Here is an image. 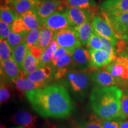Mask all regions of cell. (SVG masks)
Listing matches in <instances>:
<instances>
[{
    "mask_svg": "<svg viewBox=\"0 0 128 128\" xmlns=\"http://www.w3.org/2000/svg\"><path fill=\"white\" fill-rule=\"evenodd\" d=\"M25 95L33 109L44 118H66L73 110L72 101L66 88L61 85L39 88Z\"/></svg>",
    "mask_w": 128,
    "mask_h": 128,
    "instance_id": "1",
    "label": "cell"
},
{
    "mask_svg": "<svg viewBox=\"0 0 128 128\" xmlns=\"http://www.w3.org/2000/svg\"><path fill=\"white\" fill-rule=\"evenodd\" d=\"M123 92L118 86L95 87L90 96V103L94 114L102 120L120 117Z\"/></svg>",
    "mask_w": 128,
    "mask_h": 128,
    "instance_id": "2",
    "label": "cell"
},
{
    "mask_svg": "<svg viewBox=\"0 0 128 128\" xmlns=\"http://www.w3.org/2000/svg\"><path fill=\"white\" fill-rule=\"evenodd\" d=\"M53 39L71 55H72L76 48L82 46L74 27H69L54 32Z\"/></svg>",
    "mask_w": 128,
    "mask_h": 128,
    "instance_id": "3",
    "label": "cell"
},
{
    "mask_svg": "<svg viewBox=\"0 0 128 128\" xmlns=\"http://www.w3.org/2000/svg\"><path fill=\"white\" fill-rule=\"evenodd\" d=\"M103 18L108 23L119 39H128V12L106 14L102 12Z\"/></svg>",
    "mask_w": 128,
    "mask_h": 128,
    "instance_id": "4",
    "label": "cell"
},
{
    "mask_svg": "<svg viewBox=\"0 0 128 128\" xmlns=\"http://www.w3.org/2000/svg\"><path fill=\"white\" fill-rule=\"evenodd\" d=\"M103 70L114 78L118 86H124L128 81V58L124 55H119L116 60L103 67Z\"/></svg>",
    "mask_w": 128,
    "mask_h": 128,
    "instance_id": "5",
    "label": "cell"
},
{
    "mask_svg": "<svg viewBox=\"0 0 128 128\" xmlns=\"http://www.w3.org/2000/svg\"><path fill=\"white\" fill-rule=\"evenodd\" d=\"M70 87L74 92H83L88 87L90 76L84 70L69 71L65 75Z\"/></svg>",
    "mask_w": 128,
    "mask_h": 128,
    "instance_id": "6",
    "label": "cell"
},
{
    "mask_svg": "<svg viewBox=\"0 0 128 128\" xmlns=\"http://www.w3.org/2000/svg\"><path fill=\"white\" fill-rule=\"evenodd\" d=\"M65 7H67V5L64 0H41L34 10L42 20L44 21L54 12L63 11Z\"/></svg>",
    "mask_w": 128,
    "mask_h": 128,
    "instance_id": "7",
    "label": "cell"
},
{
    "mask_svg": "<svg viewBox=\"0 0 128 128\" xmlns=\"http://www.w3.org/2000/svg\"><path fill=\"white\" fill-rule=\"evenodd\" d=\"M92 23L94 31L96 33L108 40L114 46H116L119 39L105 19L102 18L100 16H94Z\"/></svg>",
    "mask_w": 128,
    "mask_h": 128,
    "instance_id": "8",
    "label": "cell"
},
{
    "mask_svg": "<svg viewBox=\"0 0 128 128\" xmlns=\"http://www.w3.org/2000/svg\"><path fill=\"white\" fill-rule=\"evenodd\" d=\"M46 28L53 32L71 27L65 11H60L53 13L44 21Z\"/></svg>",
    "mask_w": 128,
    "mask_h": 128,
    "instance_id": "9",
    "label": "cell"
},
{
    "mask_svg": "<svg viewBox=\"0 0 128 128\" xmlns=\"http://www.w3.org/2000/svg\"><path fill=\"white\" fill-rule=\"evenodd\" d=\"M90 78L95 87L100 88L118 86V83L114 78L104 70L92 69Z\"/></svg>",
    "mask_w": 128,
    "mask_h": 128,
    "instance_id": "10",
    "label": "cell"
},
{
    "mask_svg": "<svg viewBox=\"0 0 128 128\" xmlns=\"http://www.w3.org/2000/svg\"><path fill=\"white\" fill-rule=\"evenodd\" d=\"M72 27H76L88 22H91L92 12L89 10L68 7L65 9Z\"/></svg>",
    "mask_w": 128,
    "mask_h": 128,
    "instance_id": "11",
    "label": "cell"
},
{
    "mask_svg": "<svg viewBox=\"0 0 128 128\" xmlns=\"http://www.w3.org/2000/svg\"><path fill=\"white\" fill-rule=\"evenodd\" d=\"M1 75L3 80L13 82L16 80L23 76V74L13 60L10 58L1 62Z\"/></svg>",
    "mask_w": 128,
    "mask_h": 128,
    "instance_id": "12",
    "label": "cell"
},
{
    "mask_svg": "<svg viewBox=\"0 0 128 128\" xmlns=\"http://www.w3.org/2000/svg\"><path fill=\"white\" fill-rule=\"evenodd\" d=\"M54 67L49 65L41 66L30 74L24 76L32 82L46 84L52 79L53 76H55Z\"/></svg>",
    "mask_w": 128,
    "mask_h": 128,
    "instance_id": "13",
    "label": "cell"
},
{
    "mask_svg": "<svg viewBox=\"0 0 128 128\" xmlns=\"http://www.w3.org/2000/svg\"><path fill=\"white\" fill-rule=\"evenodd\" d=\"M41 0H5V4L9 6L19 16L28 11L35 9Z\"/></svg>",
    "mask_w": 128,
    "mask_h": 128,
    "instance_id": "14",
    "label": "cell"
},
{
    "mask_svg": "<svg viewBox=\"0 0 128 128\" xmlns=\"http://www.w3.org/2000/svg\"><path fill=\"white\" fill-rule=\"evenodd\" d=\"M91 56L90 68L98 69L104 67L113 62L109 54L103 49L89 50Z\"/></svg>",
    "mask_w": 128,
    "mask_h": 128,
    "instance_id": "15",
    "label": "cell"
},
{
    "mask_svg": "<svg viewBox=\"0 0 128 128\" xmlns=\"http://www.w3.org/2000/svg\"><path fill=\"white\" fill-rule=\"evenodd\" d=\"M73 66L80 70H85L90 67L91 56L90 52L84 48L79 47L72 55Z\"/></svg>",
    "mask_w": 128,
    "mask_h": 128,
    "instance_id": "16",
    "label": "cell"
},
{
    "mask_svg": "<svg viewBox=\"0 0 128 128\" xmlns=\"http://www.w3.org/2000/svg\"><path fill=\"white\" fill-rule=\"evenodd\" d=\"M100 9L106 14L128 12V0H106L101 3Z\"/></svg>",
    "mask_w": 128,
    "mask_h": 128,
    "instance_id": "17",
    "label": "cell"
},
{
    "mask_svg": "<svg viewBox=\"0 0 128 128\" xmlns=\"http://www.w3.org/2000/svg\"><path fill=\"white\" fill-rule=\"evenodd\" d=\"M12 121L14 124L26 128H36L37 117L28 112L19 111L12 116Z\"/></svg>",
    "mask_w": 128,
    "mask_h": 128,
    "instance_id": "18",
    "label": "cell"
},
{
    "mask_svg": "<svg viewBox=\"0 0 128 128\" xmlns=\"http://www.w3.org/2000/svg\"><path fill=\"white\" fill-rule=\"evenodd\" d=\"M20 17L30 30H42L46 28L44 21L38 16L34 10L28 11L23 15L20 16Z\"/></svg>",
    "mask_w": 128,
    "mask_h": 128,
    "instance_id": "19",
    "label": "cell"
},
{
    "mask_svg": "<svg viewBox=\"0 0 128 128\" xmlns=\"http://www.w3.org/2000/svg\"><path fill=\"white\" fill-rule=\"evenodd\" d=\"M74 28L82 45L88 48L90 40L94 31L92 23H91V22H86L74 27Z\"/></svg>",
    "mask_w": 128,
    "mask_h": 128,
    "instance_id": "20",
    "label": "cell"
},
{
    "mask_svg": "<svg viewBox=\"0 0 128 128\" xmlns=\"http://www.w3.org/2000/svg\"><path fill=\"white\" fill-rule=\"evenodd\" d=\"M16 84V88L18 90L19 93L21 95H23L24 92H26L29 91L36 90L39 88L43 87L45 84L42 83H38L32 82L26 78L24 75L20 76L13 82Z\"/></svg>",
    "mask_w": 128,
    "mask_h": 128,
    "instance_id": "21",
    "label": "cell"
},
{
    "mask_svg": "<svg viewBox=\"0 0 128 128\" xmlns=\"http://www.w3.org/2000/svg\"><path fill=\"white\" fill-rule=\"evenodd\" d=\"M28 50H29V48L28 47L27 44L24 42L23 43L17 46L15 49L12 50V58L17 64L21 71L23 70L24 60H25V58L26 56Z\"/></svg>",
    "mask_w": 128,
    "mask_h": 128,
    "instance_id": "22",
    "label": "cell"
},
{
    "mask_svg": "<svg viewBox=\"0 0 128 128\" xmlns=\"http://www.w3.org/2000/svg\"><path fill=\"white\" fill-rule=\"evenodd\" d=\"M40 67H41L40 60L33 56L28 50L23 62L22 72L24 76L30 74Z\"/></svg>",
    "mask_w": 128,
    "mask_h": 128,
    "instance_id": "23",
    "label": "cell"
},
{
    "mask_svg": "<svg viewBox=\"0 0 128 128\" xmlns=\"http://www.w3.org/2000/svg\"><path fill=\"white\" fill-rule=\"evenodd\" d=\"M18 16H19L17 15V13L7 4H4L1 5L0 17L1 20L5 23L12 24Z\"/></svg>",
    "mask_w": 128,
    "mask_h": 128,
    "instance_id": "24",
    "label": "cell"
},
{
    "mask_svg": "<svg viewBox=\"0 0 128 128\" xmlns=\"http://www.w3.org/2000/svg\"><path fill=\"white\" fill-rule=\"evenodd\" d=\"M28 32H23V33H14L13 32H10L6 40H7L8 44H9L12 50L24 42L25 38Z\"/></svg>",
    "mask_w": 128,
    "mask_h": 128,
    "instance_id": "25",
    "label": "cell"
},
{
    "mask_svg": "<svg viewBox=\"0 0 128 128\" xmlns=\"http://www.w3.org/2000/svg\"><path fill=\"white\" fill-rule=\"evenodd\" d=\"M54 33V32L46 28L40 30L39 39L37 44L44 50L46 48L48 47L51 41L53 40Z\"/></svg>",
    "mask_w": 128,
    "mask_h": 128,
    "instance_id": "26",
    "label": "cell"
},
{
    "mask_svg": "<svg viewBox=\"0 0 128 128\" xmlns=\"http://www.w3.org/2000/svg\"><path fill=\"white\" fill-rule=\"evenodd\" d=\"M68 7L80 8L81 9L92 10L96 7L94 0H65Z\"/></svg>",
    "mask_w": 128,
    "mask_h": 128,
    "instance_id": "27",
    "label": "cell"
},
{
    "mask_svg": "<svg viewBox=\"0 0 128 128\" xmlns=\"http://www.w3.org/2000/svg\"><path fill=\"white\" fill-rule=\"evenodd\" d=\"M12 95V90L10 86L7 84L5 81H1V87H0V102L1 104L7 103L11 99Z\"/></svg>",
    "mask_w": 128,
    "mask_h": 128,
    "instance_id": "28",
    "label": "cell"
},
{
    "mask_svg": "<svg viewBox=\"0 0 128 128\" xmlns=\"http://www.w3.org/2000/svg\"><path fill=\"white\" fill-rule=\"evenodd\" d=\"M78 126L80 128H103L102 120L95 114L91 115L87 120L82 122Z\"/></svg>",
    "mask_w": 128,
    "mask_h": 128,
    "instance_id": "29",
    "label": "cell"
},
{
    "mask_svg": "<svg viewBox=\"0 0 128 128\" xmlns=\"http://www.w3.org/2000/svg\"><path fill=\"white\" fill-rule=\"evenodd\" d=\"M12 50L8 44L6 39L0 40V60L1 62L5 61L12 58Z\"/></svg>",
    "mask_w": 128,
    "mask_h": 128,
    "instance_id": "30",
    "label": "cell"
},
{
    "mask_svg": "<svg viewBox=\"0 0 128 128\" xmlns=\"http://www.w3.org/2000/svg\"><path fill=\"white\" fill-rule=\"evenodd\" d=\"M40 33V30L39 29L32 30L28 32L25 38L24 42L29 49L33 46L38 44L39 39Z\"/></svg>",
    "mask_w": 128,
    "mask_h": 128,
    "instance_id": "31",
    "label": "cell"
},
{
    "mask_svg": "<svg viewBox=\"0 0 128 128\" xmlns=\"http://www.w3.org/2000/svg\"><path fill=\"white\" fill-rule=\"evenodd\" d=\"M55 50L52 48H51L50 46H48V47L46 48L44 50V52L39 60L40 66L48 65L51 62H52L53 58L55 55Z\"/></svg>",
    "mask_w": 128,
    "mask_h": 128,
    "instance_id": "32",
    "label": "cell"
},
{
    "mask_svg": "<svg viewBox=\"0 0 128 128\" xmlns=\"http://www.w3.org/2000/svg\"><path fill=\"white\" fill-rule=\"evenodd\" d=\"M72 63H73L72 55L67 53L60 59H59L57 61L53 63V65L56 69H62L66 68V67L70 66Z\"/></svg>",
    "mask_w": 128,
    "mask_h": 128,
    "instance_id": "33",
    "label": "cell"
},
{
    "mask_svg": "<svg viewBox=\"0 0 128 128\" xmlns=\"http://www.w3.org/2000/svg\"><path fill=\"white\" fill-rule=\"evenodd\" d=\"M28 31H30V30L26 25L23 19L20 16H18V17L12 23V32H13L14 33H21Z\"/></svg>",
    "mask_w": 128,
    "mask_h": 128,
    "instance_id": "34",
    "label": "cell"
},
{
    "mask_svg": "<svg viewBox=\"0 0 128 128\" xmlns=\"http://www.w3.org/2000/svg\"><path fill=\"white\" fill-rule=\"evenodd\" d=\"M88 48L90 50H100L103 48V44L100 36L94 31L92 32Z\"/></svg>",
    "mask_w": 128,
    "mask_h": 128,
    "instance_id": "35",
    "label": "cell"
},
{
    "mask_svg": "<svg viewBox=\"0 0 128 128\" xmlns=\"http://www.w3.org/2000/svg\"><path fill=\"white\" fill-rule=\"evenodd\" d=\"M120 117L124 120L128 118V92H124L122 97Z\"/></svg>",
    "mask_w": 128,
    "mask_h": 128,
    "instance_id": "36",
    "label": "cell"
},
{
    "mask_svg": "<svg viewBox=\"0 0 128 128\" xmlns=\"http://www.w3.org/2000/svg\"><path fill=\"white\" fill-rule=\"evenodd\" d=\"M124 120L122 118H116L113 119L103 120L102 126L103 128H119L121 123Z\"/></svg>",
    "mask_w": 128,
    "mask_h": 128,
    "instance_id": "37",
    "label": "cell"
},
{
    "mask_svg": "<svg viewBox=\"0 0 128 128\" xmlns=\"http://www.w3.org/2000/svg\"><path fill=\"white\" fill-rule=\"evenodd\" d=\"M12 30V25L0 21V38L1 39H7Z\"/></svg>",
    "mask_w": 128,
    "mask_h": 128,
    "instance_id": "38",
    "label": "cell"
},
{
    "mask_svg": "<svg viewBox=\"0 0 128 128\" xmlns=\"http://www.w3.org/2000/svg\"><path fill=\"white\" fill-rule=\"evenodd\" d=\"M29 51L33 56L36 58V59L40 60L43 53L44 52V49L42 48H41L40 46L38 45V44H36V45L33 46L32 47L30 48L29 49Z\"/></svg>",
    "mask_w": 128,
    "mask_h": 128,
    "instance_id": "39",
    "label": "cell"
},
{
    "mask_svg": "<svg viewBox=\"0 0 128 128\" xmlns=\"http://www.w3.org/2000/svg\"><path fill=\"white\" fill-rule=\"evenodd\" d=\"M67 53H68V52L64 48L60 46L55 53V55H54V56L53 58L52 63L53 64L56 61H57L59 59H60V58L63 56L64 55H65V54H66Z\"/></svg>",
    "mask_w": 128,
    "mask_h": 128,
    "instance_id": "40",
    "label": "cell"
},
{
    "mask_svg": "<svg viewBox=\"0 0 128 128\" xmlns=\"http://www.w3.org/2000/svg\"><path fill=\"white\" fill-rule=\"evenodd\" d=\"M44 128H60V126H56L55 124L47 123L46 124V126Z\"/></svg>",
    "mask_w": 128,
    "mask_h": 128,
    "instance_id": "41",
    "label": "cell"
},
{
    "mask_svg": "<svg viewBox=\"0 0 128 128\" xmlns=\"http://www.w3.org/2000/svg\"><path fill=\"white\" fill-rule=\"evenodd\" d=\"M119 128H128V120L123 121L120 125Z\"/></svg>",
    "mask_w": 128,
    "mask_h": 128,
    "instance_id": "42",
    "label": "cell"
},
{
    "mask_svg": "<svg viewBox=\"0 0 128 128\" xmlns=\"http://www.w3.org/2000/svg\"><path fill=\"white\" fill-rule=\"evenodd\" d=\"M123 87H125L126 88H127V89H128V81H127V82H126L125 84H124V86H123Z\"/></svg>",
    "mask_w": 128,
    "mask_h": 128,
    "instance_id": "43",
    "label": "cell"
},
{
    "mask_svg": "<svg viewBox=\"0 0 128 128\" xmlns=\"http://www.w3.org/2000/svg\"><path fill=\"white\" fill-rule=\"evenodd\" d=\"M126 57L128 58V48H127V50H126Z\"/></svg>",
    "mask_w": 128,
    "mask_h": 128,
    "instance_id": "44",
    "label": "cell"
},
{
    "mask_svg": "<svg viewBox=\"0 0 128 128\" xmlns=\"http://www.w3.org/2000/svg\"><path fill=\"white\" fill-rule=\"evenodd\" d=\"M14 128H26L23 127V126H17V127H15Z\"/></svg>",
    "mask_w": 128,
    "mask_h": 128,
    "instance_id": "45",
    "label": "cell"
},
{
    "mask_svg": "<svg viewBox=\"0 0 128 128\" xmlns=\"http://www.w3.org/2000/svg\"><path fill=\"white\" fill-rule=\"evenodd\" d=\"M73 128H80V127H79V126H78H78L75 125L74 126H73Z\"/></svg>",
    "mask_w": 128,
    "mask_h": 128,
    "instance_id": "46",
    "label": "cell"
},
{
    "mask_svg": "<svg viewBox=\"0 0 128 128\" xmlns=\"http://www.w3.org/2000/svg\"><path fill=\"white\" fill-rule=\"evenodd\" d=\"M56 1H64V0H56Z\"/></svg>",
    "mask_w": 128,
    "mask_h": 128,
    "instance_id": "47",
    "label": "cell"
}]
</instances>
